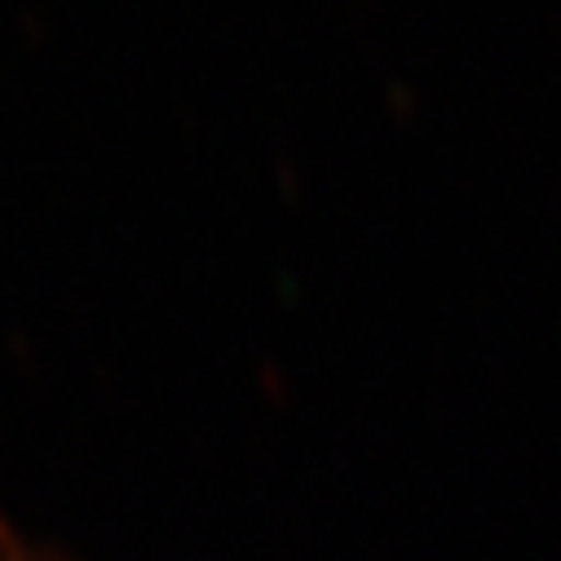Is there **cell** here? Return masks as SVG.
<instances>
[{
	"instance_id": "obj_1",
	"label": "cell",
	"mask_w": 561,
	"mask_h": 561,
	"mask_svg": "<svg viewBox=\"0 0 561 561\" xmlns=\"http://www.w3.org/2000/svg\"><path fill=\"white\" fill-rule=\"evenodd\" d=\"M0 561H27V552L19 548V539L5 526H0Z\"/></svg>"
}]
</instances>
